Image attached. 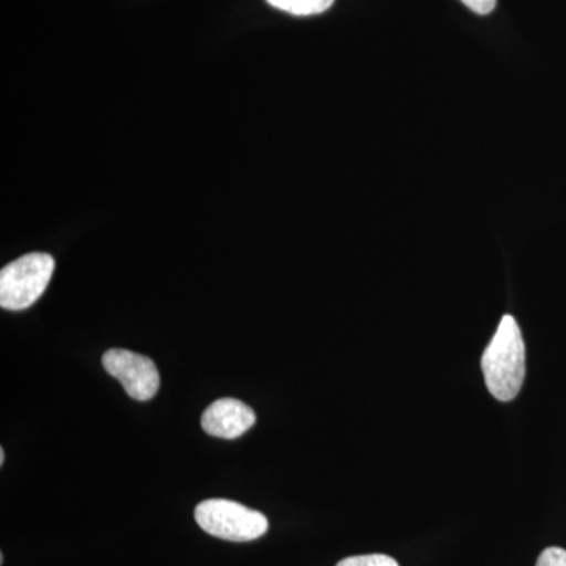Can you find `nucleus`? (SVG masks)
Returning a JSON list of instances; mask_svg holds the SVG:
<instances>
[{
    "label": "nucleus",
    "instance_id": "obj_1",
    "mask_svg": "<svg viewBox=\"0 0 566 566\" xmlns=\"http://www.w3.org/2000/svg\"><path fill=\"white\" fill-rule=\"evenodd\" d=\"M488 390L499 401L515 400L526 378V345L512 315L499 323L491 344L482 356Z\"/></svg>",
    "mask_w": 566,
    "mask_h": 566
},
{
    "label": "nucleus",
    "instance_id": "obj_2",
    "mask_svg": "<svg viewBox=\"0 0 566 566\" xmlns=\"http://www.w3.org/2000/svg\"><path fill=\"white\" fill-rule=\"evenodd\" d=\"M55 262L50 253L32 252L0 271V305L6 311H24L46 292Z\"/></svg>",
    "mask_w": 566,
    "mask_h": 566
},
{
    "label": "nucleus",
    "instance_id": "obj_3",
    "mask_svg": "<svg viewBox=\"0 0 566 566\" xmlns=\"http://www.w3.org/2000/svg\"><path fill=\"white\" fill-rule=\"evenodd\" d=\"M196 521L207 534L234 543L260 538L270 527L263 513L227 499H210L197 505Z\"/></svg>",
    "mask_w": 566,
    "mask_h": 566
},
{
    "label": "nucleus",
    "instance_id": "obj_4",
    "mask_svg": "<svg viewBox=\"0 0 566 566\" xmlns=\"http://www.w3.org/2000/svg\"><path fill=\"white\" fill-rule=\"evenodd\" d=\"M103 365L107 374L122 382L133 400L148 401L158 394L161 379L150 357L128 349H109L104 353Z\"/></svg>",
    "mask_w": 566,
    "mask_h": 566
},
{
    "label": "nucleus",
    "instance_id": "obj_5",
    "mask_svg": "<svg viewBox=\"0 0 566 566\" xmlns=\"http://www.w3.org/2000/svg\"><path fill=\"white\" fill-rule=\"evenodd\" d=\"M256 422L255 412L243 401L234 398H221L205 409L202 428L212 438L237 439Z\"/></svg>",
    "mask_w": 566,
    "mask_h": 566
},
{
    "label": "nucleus",
    "instance_id": "obj_6",
    "mask_svg": "<svg viewBox=\"0 0 566 566\" xmlns=\"http://www.w3.org/2000/svg\"><path fill=\"white\" fill-rule=\"evenodd\" d=\"M274 9L294 14V17H314L333 7L335 0H266Z\"/></svg>",
    "mask_w": 566,
    "mask_h": 566
},
{
    "label": "nucleus",
    "instance_id": "obj_7",
    "mask_svg": "<svg viewBox=\"0 0 566 566\" xmlns=\"http://www.w3.org/2000/svg\"><path fill=\"white\" fill-rule=\"evenodd\" d=\"M335 566H400L395 558L385 554H367V556L346 557Z\"/></svg>",
    "mask_w": 566,
    "mask_h": 566
},
{
    "label": "nucleus",
    "instance_id": "obj_8",
    "mask_svg": "<svg viewBox=\"0 0 566 566\" xmlns=\"http://www.w3.org/2000/svg\"><path fill=\"white\" fill-rule=\"evenodd\" d=\"M535 566H566V551L564 547H547L539 554Z\"/></svg>",
    "mask_w": 566,
    "mask_h": 566
},
{
    "label": "nucleus",
    "instance_id": "obj_9",
    "mask_svg": "<svg viewBox=\"0 0 566 566\" xmlns=\"http://www.w3.org/2000/svg\"><path fill=\"white\" fill-rule=\"evenodd\" d=\"M461 2L476 14H490L495 9L497 0H461Z\"/></svg>",
    "mask_w": 566,
    "mask_h": 566
},
{
    "label": "nucleus",
    "instance_id": "obj_10",
    "mask_svg": "<svg viewBox=\"0 0 566 566\" xmlns=\"http://www.w3.org/2000/svg\"><path fill=\"white\" fill-rule=\"evenodd\" d=\"M6 463V452H3V449H0V465H3Z\"/></svg>",
    "mask_w": 566,
    "mask_h": 566
}]
</instances>
